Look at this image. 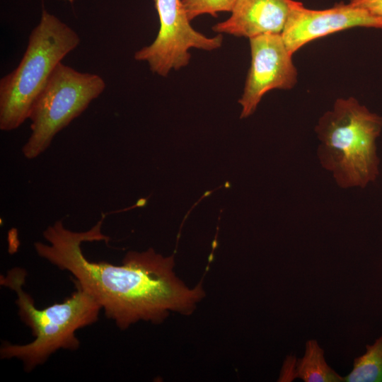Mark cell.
<instances>
[{"label": "cell", "instance_id": "obj_1", "mask_svg": "<svg viewBox=\"0 0 382 382\" xmlns=\"http://www.w3.org/2000/svg\"><path fill=\"white\" fill-rule=\"evenodd\" d=\"M105 217L86 231H74L62 221H55L42 233L47 243H34L37 254L69 272L74 284L92 296L121 330L139 320L161 323L170 311L190 313L204 293L200 284L190 289L175 276L173 256L165 257L152 248L130 251L121 265L85 257L83 242H108L101 232Z\"/></svg>", "mask_w": 382, "mask_h": 382}, {"label": "cell", "instance_id": "obj_2", "mask_svg": "<svg viewBox=\"0 0 382 382\" xmlns=\"http://www.w3.org/2000/svg\"><path fill=\"white\" fill-rule=\"evenodd\" d=\"M26 277L25 270L16 267L1 276L0 284L16 293L19 317L35 338L25 345L4 342L0 357L16 358L23 362L24 370L30 372L59 349L76 350L80 346L76 331L96 323L102 308L86 291L75 285L76 290L63 302L39 309L23 289Z\"/></svg>", "mask_w": 382, "mask_h": 382}, {"label": "cell", "instance_id": "obj_3", "mask_svg": "<svg viewBox=\"0 0 382 382\" xmlns=\"http://www.w3.org/2000/svg\"><path fill=\"white\" fill-rule=\"evenodd\" d=\"M320 144L317 156L342 189L364 188L379 175L376 139L382 117L354 98L337 99L315 128Z\"/></svg>", "mask_w": 382, "mask_h": 382}, {"label": "cell", "instance_id": "obj_4", "mask_svg": "<svg viewBox=\"0 0 382 382\" xmlns=\"http://www.w3.org/2000/svg\"><path fill=\"white\" fill-rule=\"evenodd\" d=\"M79 43L76 32L42 9L19 64L0 80L1 130L16 129L28 119L34 101L56 66Z\"/></svg>", "mask_w": 382, "mask_h": 382}, {"label": "cell", "instance_id": "obj_5", "mask_svg": "<svg viewBox=\"0 0 382 382\" xmlns=\"http://www.w3.org/2000/svg\"><path fill=\"white\" fill-rule=\"evenodd\" d=\"M96 74L80 72L60 62L30 111V134L22 148L27 159L42 154L56 134L79 117L105 90Z\"/></svg>", "mask_w": 382, "mask_h": 382}, {"label": "cell", "instance_id": "obj_6", "mask_svg": "<svg viewBox=\"0 0 382 382\" xmlns=\"http://www.w3.org/2000/svg\"><path fill=\"white\" fill-rule=\"evenodd\" d=\"M155 7L160 22L156 37L134 56L147 62L153 73L166 76L171 70L186 66L192 48L212 51L221 47V34L207 37L192 27L182 0H155Z\"/></svg>", "mask_w": 382, "mask_h": 382}, {"label": "cell", "instance_id": "obj_7", "mask_svg": "<svg viewBox=\"0 0 382 382\" xmlns=\"http://www.w3.org/2000/svg\"><path fill=\"white\" fill-rule=\"evenodd\" d=\"M251 54L243 93L238 103L241 118L256 110L262 96L273 89H290L297 81V71L281 34H265L249 39Z\"/></svg>", "mask_w": 382, "mask_h": 382}, {"label": "cell", "instance_id": "obj_8", "mask_svg": "<svg viewBox=\"0 0 382 382\" xmlns=\"http://www.w3.org/2000/svg\"><path fill=\"white\" fill-rule=\"evenodd\" d=\"M354 27L382 29V18L349 3L313 10L296 1L281 35L288 50L294 54L313 40Z\"/></svg>", "mask_w": 382, "mask_h": 382}, {"label": "cell", "instance_id": "obj_9", "mask_svg": "<svg viewBox=\"0 0 382 382\" xmlns=\"http://www.w3.org/2000/svg\"><path fill=\"white\" fill-rule=\"evenodd\" d=\"M294 0H237L226 21L212 26L219 34L248 39L265 34H282Z\"/></svg>", "mask_w": 382, "mask_h": 382}, {"label": "cell", "instance_id": "obj_10", "mask_svg": "<svg viewBox=\"0 0 382 382\" xmlns=\"http://www.w3.org/2000/svg\"><path fill=\"white\" fill-rule=\"evenodd\" d=\"M304 382H341L344 377L339 375L326 362L324 350L316 340L306 342L303 357L295 363V378Z\"/></svg>", "mask_w": 382, "mask_h": 382}, {"label": "cell", "instance_id": "obj_11", "mask_svg": "<svg viewBox=\"0 0 382 382\" xmlns=\"http://www.w3.org/2000/svg\"><path fill=\"white\" fill-rule=\"evenodd\" d=\"M344 381L382 382V335L367 345L365 352L354 359L353 368Z\"/></svg>", "mask_w": 382, "mask_h": 382}, {"label": "cell", "instance_id": "obj_12", "mask_svg": "<svg viewBox=\"0 0 382 382\" xmlns=\"http://www.w3.org/2000/svg\"><path fill=\"white\" fill-rule=\"evenodd\" d=\"M237 0H182L189 20L204 14L216 16L220 12H230Z\"/></svg>", "mask_w": 382, "mask_h": 382}, {"label": "cell", "instance_id": "obj_13", "mask_svg": "<svg viewBox=\"0 0 382 382\" xmlns=\"http://www.w3.org/2000/svg\"><path fill=\"white\" fill-rule=\"evenodd\" d=\"M349 4L382 18V0H349Z\"/></svg>", "mask_w": 382, "mask_h": 382}, {"label": "cell", "instance_id": "obj_14", "mask_svg": "<svg viewBox=\"0 0 382 382\" xmlns=\"http://www.w3.org/2000/svg\"><path fill=\"white\" fill-rule=\"evenodd\" d=\"M64 1H68L69 2H72L74 0H64Z\"/></svg>", "mask_w": 382, "mask_h": 382}]
</instances>
